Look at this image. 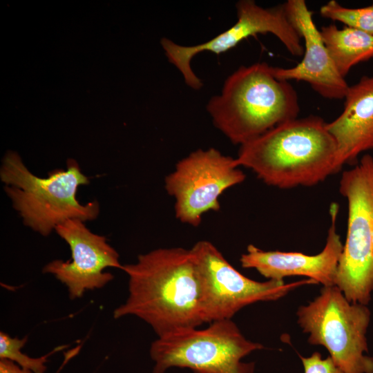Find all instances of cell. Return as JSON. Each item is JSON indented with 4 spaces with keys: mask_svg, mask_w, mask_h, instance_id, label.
I'll list each match as a JSON object with an SVG mask.
<instances>
[{
    "mask_svg": "<svg viewBox=\"0 0 373 373\" xmlns=\"http://www.w3.org/2000/svg\"><path fill=\"white\" fill-rule=\"evenodd\" d=\"M297 322L309 344L321 345L345 373H373V357L366 333L371 313L365 305L350 302L336 285L323 287L320 294L296 312Z\"/></svg>",
    "mask_w": 373,
    "mask_h": 373,
    "instance_id": "8992f818",
    "label": "cell"
},
{
    "mask_svg": "<svg viewBox=\"0 0 373 373\" xmlns=\"http://www.w3.org/2000/svg\"><path fill=\"white\" fill-rule=\"evenodd\" d=\"M339 206L330 204V225L325 245L316 255L301 252L264 251L251 244L241 255L243 268L254 269L269 280H284L289 276H306L323 287L335 285V277L343 252V244L337 232L336 222Z\"/></svg>",
    "mask_w": 373,
    "mask_h": 373,
    "instance_id": "7c38bea8",
    "label": "cell"
},
{
    "mask_svg": "<svg viewBox=\"0 0 373 373\" xmlns=\"http://www.w3.org/2000/svg\"><path fill=\"white\" fill-rule=\"evenodd\" d=\"M321 117L296 118L240 146L238 166L251 170L268 186H313L338 173L337 146Z\"/></svg>",
    "mask_w": 373,
    "mask_h": 373,
    "instance_id": "7a4b0ae2",
    "label": "cell"
},
{
    "mask_svg": "<svg viewBox=\"0 0 373 373\" xmlns=\"http://www.w3.org/2000/svg\"><path fill=\"white\" fill-rule=\"evenodd\" d=\"M291 24L303 39V58L292 68L274 67L280 79L302 81L324 98L344 99L349 85L338 73L305 0L284 3Z\"/></svg>",
    "mask_w": 373,
    "mask_h": 373,
    "instance_id": "4fadbf2b",
    "label": "cell"
},
{
    "mask_svg": "<svg viewBox=\"0 0 373 373\" xmlns=\"http://www.w3.org/2000/svg\"><path fill=\"white\" fill-rule=\"evenodd\" d=\"M236 7L237 21L209 41L195 46H182L169 39H162L161 45L169 61L178 69L185 83L191 88L198 90L202 86L201 79L191 66V61L196 55L205 51L220 55L258 34L271 33L290 54L303 55L302 38L289 19L284 3L264 8L253 0H240Z\"/></svg>",
    "mask_w": 373,
    "mask_h": 373,
    "instance_id": "30bf717a",
    "label": "cell"
},
{
    "mask_svg": "<svg viewBox=\"0 0 373 373\" xmlns=\"http://www.w3.org/2000/svg\"><path fill=\"white\" fill-rule=\"evenodd\" d=\"M321 15L344 23L373 36V3L363 8H347L335 0H331L320 8Z\"/></svg>",
    "mask_w": 373,
    "mask_h": 373,
    "instance_id": "2e32d148",
    "label": "cell"
},
{
    "mask_svg": "<svg viewBox=\"0 0 373 373\" xmlns=\"http://www.w3.org/2000/svg\"><path fill=\"white\" fill-rule=\"evenodd\" d=\"M191 251L197 269L204 323L231 319L245 306L276 300L298 286L316 283L312 279L287 284L284 280L250 279L235 269L209 241L197 242Z\"/></svg>",
    "mask_w": 373,
    "mask_h": 373,
    "instance_id": "ba28073f",
    "label": "cell"
},
{
    "mask_svg": "<svg viewBox=\"0 0 373 373\" xmlns=\"http://www.w3.org/2000/svg\"><path fill=\"white\" fill-rule=\"evenodd\" d=\"M304 373H345L333 362L330 356L323 358L321 353L314 352L310 356H300Z\"/></svg>",
    "mask_w": 373,
    "mask_h": 373,
    "instance_id": "ac0fdd59",
    "label": "cell"
},
{
    "mask_svg": "<svg viewBox=\"0 0 373 373\" xmlns=\"http://www.w3.org/2000/svg\"><path fill=\"white\" fill-rule=\"evenodd\" d=\"M207 110L213 125L231 142L244 144L298 117V94L289 82L278 79L265 62L242 66L225 80Z\"/></svg>",
    "mask_w": 373,
    "mask_h": 373,
    "instance_id": "3957f363",
    "label": "cell"
},
{
    "mask_svg": "<svg viewBox=\"0 0 373 373\" xmlns=\"http://www.w3.org/2000/svg\"><path fill=\"white\" fill-rule=\"evenodd\" d=\"M128 296L113 312L114 318L135 316L149 324L158 337L204 323L197 269L191 249L159 248L126 264Z\"/></svg>",
    "mask_w": 373,
    "mask_h": 373,
    "instance_id": "6da1fadb",
    "label": "cell"
},
{
    "mask_svg": "<svg viewBox=\"0 0 373 373\" xmlns=\"http://www.w3.org/2000/svg\"><path fill=\"white\" fill-rule=\"evenodd\" d=\"M339 192L347 200V233L335 285L351 303L367 305L373 293V157L365 154L343 172Z\"/></svg>",
    "mask_w": 373,
    "mask_h": 373,
    "instance_id": "5b68a950",
    "label": "cell"
},
{
    "mask_svg": "<svg viewBox=\"0 0 373 373\" xmlns=\"http://www.w3.org/2000/svg\"><path fill=\"white\" fill-rule=\"evenodd\" d=\"M263 346L247 339L231 320L211 323L207 328L179 330L151 343L153 373L170 367H187L194 373H254V364L241 359Z\"/></svg>",
    "mask_w": 373,
    "mask_h": 373,
    "instance_id": "52a82bcc",
    "label": "cell"
},
{
    "mask_svg": "<svg viewBox=\"0 0 373 373\" xmlns=\"http://www.w3.org/2000/svg\"><path fill=\"white\" fill-rule=\"evenodd\" d=\"M245 178L236 158L210 148L195 150L178 161L165 177L164 186L175 200V218L198 227L205 213L220 210L222 193Z\"/></svg>",
    "mask_w": 373,
    "mask_h": 373,
    "instance_id": "9c48e42d",
    "label": "cell"
},
{
    "mask_svg": "<svg viewBox=\"0 0 373 373\" xmlns=\"http://www.w3.org/2000/svg\"><path fill=\"white\" fill-rule=\"evenodd\" d=\"M322 39L342 77L355 65L373 59V36L359 30L334 24L323 26Z\"/></svg>",
    "mask_w": 373,
    "mask_h": 373,
    "instance_id": "9a60e30c",
    "label": "cell"
},
{
    "mask_svg": "<svg viewBox=\"0 0 373 373\" xmlns=\"http://www.w3.org/2000/svg\"><path fill=\"white\" fill-rule=\"evenodd\" d=\"M342 113L326 126L334 137L339 171L354 165L358 156L373 149V76H363L346 92Z\"/></svg>",
    "mask_w": 373,
    "mask_h": 373,
    "instance_id": "5bb4252c",
    "label": "cell"
},
{
    "mask_svg": "<svg viewBox=\"0 0 373 373\" xmlns=\"http://www.w3.org/2000/svg\"><path fill=\"white\" fill-rule=\"evenodd\" d=\"M0 373H33L23 369L14 362L7 359H0Z\"/></svg>",
    "mask_w": 373,
    "mask_h": 373,
    "instance_id": "d6986e66",
    "label": "cell"
},
{
    "mask_svg": "<svg viewBox=\"0 0 373 373\" xmlns=\"http://www.w3.org/2000/svg\"><path fill=\"white\" fill-rule=\"evenodd\" d=\"M0 178L24 225L41 236H48L67 220L86 222L99 213L97 200L82 204L77 199L79 186L90 180L74 159H68L66 169H56L47 178H39L28 170L17 153L9 151L2 160Z\"/></svg>",
    "mask_w": 373,
    "mask_h": 373,
    "instance_id": "277c9868",
    "label": "cell"
},
{
    "mask_svg": "<svg viewBox=\"0 0 373 373\" xmlns=\"http://www.w3.org/2000/svg\"><path fill=\"white\" fill-rule=\"evenodd\" d=\"M27 336L22 338L11 337L8 334L0 332V359H7L14 362L23 369L32 371L33 373H44L45 365L48 353L38 358L30 357L23 354L21 350L27 342Z\"/></svg>",
    "mask_w": 373,
    "mask_h": 373,
    "instance_id": "e0dca14e",
    "label": "cell"
},
{
    "mask_svg": "<svg viewBox=\"0 0 373 373\" xmlns=\"http://www.w3.org/2000/svg\"><path fill=\"white\" fill-rule=\"evenodd\" d=\"M79 219H69L55 229L69 246L71 260H54L46 264L43 273L53 275L67 288L70 299L82 297L88 290L100 289L114 276L104 270L122 269L119 255L106 237L90 231Z\"/></svg>",
    "mask_w": 373,
    "mask_h": 373,
    "instance_id": "8fae6325",
    "label": "cell"
}]
</instances>
